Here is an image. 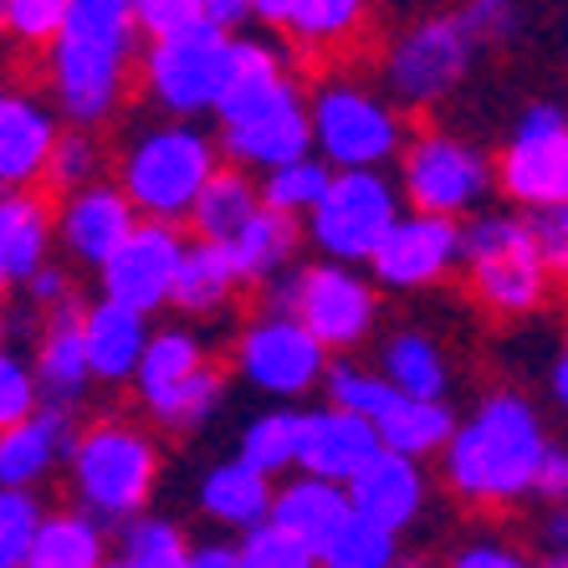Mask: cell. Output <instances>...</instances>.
<instances>
[{"instance_id": "1", "label": "cell", "mask_w": 568, "mask_h": 568, "mask_svg": "<svg viewBox=\"0 0 568 568\" xmlns=\"http://www.w3.org/2000/svg\"><path fill=\"white\" fill-rule=\"evenodd\" d=\"M221 154L236 170H277L313 154L307 144V93L292 82L287 57L266 41H231V78L215 103Z\"/></svg>"}, {"instance_id": "2", "label": "cell", "mask_w": 568, "mask_h": 568, "mask_svg": "<svg viewBox=\"0 0 568 568\" xmlns=\"http://www.w3.org/2000/svg\"><path fill=\"white\" fill-rule=\"evenodd\" d=\"M548 450L542 415L517 389H491L466 420L450 425L440 471L456 497L476 507H513L532 497V476Z\"/></svg>"}, {"instance_id": "3", "label": "cell", "mask_w": 568, "mask_h": 568, "mask_svg": "<svg viewBox=\"0 0 568 568\" xmlns=\"http://www.w3.org/2000/svg\"><path fill=\"white\" fill-rule=\"evenodd\" d=\"M133 11L129 0H67L62 31L47 47L52 98L72 129H98L123 103V78L133 57Z\"/></svg>"}, {"instance_id": "4", "label": "cell", "mask_w": 568, "mask_h": 568, "mask_svg": "<svg viewBox=\"0 0 568 568\" xmlns=\"http://www.w3.org/2000/svg\"><path fill=\"white\" fill-rule=\"evenodd\" d=\"M215 164H221V154H215L211 133L174 119V123H159V129H144L123 149L113 185L129 195L139 221L180 225L190 215V205H195L200 185L215 174Z\"/></svg>"}, {"instance_id": "5", "label": "cell", "mask_w": 568, "mask_h": 568, "mask_svg": "<svg viewBox=\"0 0 568 568\" xmlns=\"http://www.w3.org/2000/svg\"><path fill=\"white\" fill-rule=\"evenodd\" d=\"M67 471L82 513H93L98 523H129L154 497L159 446L129 420H98L72 436Z\"/></svg>"}, {"instance_id": "6", "label": "cell", "mask_w": 568, "mask_h": 568, "mask_svg": "<svg viewBox=\"0 0 568 568\" xmlns=\"http://www.w3.org/2000/svg\"><path fill=\"white\" fill-rule=\"evenodd\" d=\"M462 266L471 277V297L497 317L538 313L554 287L523 215H471L462 225Z\"/></svg>"}, {"instance_id": "7", "label": "cell", "mask_w": 568, "mask_h": 568, "mask_svg": "<svg viewBox=\"0 0 568 568\" xmlns=\"http://www.w3.org/2000/svg\"><path fill=\"white\" fill-rule=\"evenodd\" d=\"M307 144L328 170H384L405 149V123L384 93L338 78L307 98Z\"/></svg>"}, {"instance_id": "8", "label": "cell", "mask_w": 568, "mask_h": 568, "mask_svg": "<svg viewBox=\"0 0 568 568\" xmlns=\"http://www.w3.org/2000/svg\"><path fill=\"white\" fill-rule=\"evenodd\" d=\"M231 41L236 37L211 21H190L170 37H154L144 52V93L180 123L215 113L231 78Z\"/></svg>"}, {"instance_id": "9", "label": "cell", "mask_w": 568, "mask_h": 568, "mask_svg": "<svg viewBox=\"0 0 568 568\" xmlns=\"http://www.w3.org/2000/svg\"><path fill=\"white\" fill-rule=\"evenodd\" d=\"M399 215V190L384 170H333L328 190L303 215L307 236L323 252V262L358 266L379 246L389 221Z\"/></svg>"}, {"instance_id": "10", "label": "cell", "mask_w": 568, "mask_h": 568, "mask_svg": "<svg viewBox=\"0 0 568 568\" xmlns=\"http://www.w3.org/2000/svg\"><path fill=\"white\" fill-rule=\"evenodd\" d=\"M476 62V41L462 31L456 11L425 16L405 27L384 52V98L399 108H436L462 88Z\"/></svg>"}, {"instance_id": "11", "label": "cell", "mask_w": 568, "mask_h": 568, "mask_svg": "<svg viewBox=\"0 0 568 568\" xmlns=\"http://www.w3.org/2000/svg\"><path fill=\"white\" fill-rule=\"evenodd\" d=\"M491 159L456 133H420L399 149V195L420 215L462 221L491 195Z\"/></svg>"}, {"instance_id": "12", "label": "cell", "mask_w": 568, "mask_h": 568, "mask_svg": "<svg viewBox=\"0 0 568 568\" xmlns=\"http://www.w3.org/2000/svg\"><path fill=\"white\" fill-rule=\"evenodd\" d=\"M323 369H328V348L317 344L292 313L252 317L236 338V374L272 399H297L307 389H317Z\"/></svg>"}, {"instance_id": "13", "label": "cell", "mask_w": 568, "mask_h": 568, "mask_svg": "<svg viewBox=\"0 0 568 568\" xmlns=\"http://www.w3.org/2000/svg\"><path fill=\"white\" fill-rule=\"evenodd\" d=\"M503 180L507 200L517 205H568V119L558 103H532L513 123L503 164L491 170Z\"/></svg>"}, {"instance_id": "14", "label": "cell", "mask_w": 568, "mask_h": 568, "mask_svg": "<svg viewBox=\"0 0 568 568\" xmlns=\"http://www.w3.org/2000/svg\"><path fill=\"white\" fill-rule=\"evenodd\" d=\"M292 317L313 333L323 348H358L374 333L379 317V292L374 282L344 262L297 266V292H292Z\"/></svg>"}, {"instance_id": "15", "label": "cell", "mask_w": 568, "mask_h": 568, "mask_svg": "<svg viewBox=\"0 0 568 568\" xmlns=\"http://www.w3.org/2000/svg\"><path fill=\"white\" fill-rule=\"evenodd\" d=\"M364 266H369L374 287H389V292L436 287L440 277H450L462 266V221L399 211L389 221V231L379 236V246L364 256Z\"/></svg>"}, {"instance_id": "16", "label": "cell", "mask_w": 568, "mask_h": 568, "mask_svg": "<svg viewBox=\"0 0 568 568\" xmlns=\"http://www.w3.org/2000/svg\"><path fill=\"white\" fill-rule=\"evenodd\" d=\"M185 256V231L170 221H133V231L113 246L98 277H103V297L108 303H123L133 313H154V307L170 303V282L174 266Z\"/></svg>"}, {"instance_id": "17", "label": "cell", "mask_w": 568, "mask_h": 568, "mask_svg": "<svg viewBox=\"0 0 568 568\" xmlns=\"http://www.w3.org/2000/svg\"><path fill=\"white\" fill-rule=\"evenodd\" d=\"M133 205L113 180H93V185H78L62 195V211H57V241L67 246V256L82 266H103L113 256L123 236L133 231Z\"/></svg>"}, {"instance_id": "18", "label": "cell", "mask_w": 568, "mask_h": 568, "mask_svg": "<svg viewBox=\"0 0 568 568\" xmlns=\"http://www.w3.org/2000/svg\"><path fill=\"white\" fill-rule=\"evenodd\" d=\"M425 491H430L425 487V462L395 456V450H384V446L344 481L348 513L369 517V523H379L389 532H405L420 517Z\"/></svg>"}, {"instance_id": "19", "label": "cell", "mask_w": 568, "mask_h": 568, "mask_svg": "<svg viewBox=\"0 0 568 568\" xmlns=\"http://www.w3.org/2000/svg\"><path fill=\"white\" fill-rule=\"evenodd\" d=\"M379 450L369 420H358L348 410H297V450H292V466L307 476H323V481H338L344 487L358 466Z\"/></svg>"}, {"instance_id": "20", "label": "cell", "mask_w": 568, "mask_h": 568, "mask_svg": "<svg viewBox=\"0 0 568 568\" xmlns=\"http://www.w3.org/2000/svg\"><path fill=\"white\" fill-rule=\"evenodd\" d=\"M72 410H31L27 420H16L0 430V487L6 491H31L37 481L57 471L67 462V450H72Z\"/></svg>"}, {"instance_id": "21", "label": "cell", "mask_w": 568, "mask_h": 568, "mask_svg": "<svg viewBox=\"0 0 568 568\" xmlns=\"http://www.w3.org/2000/svg\"><path fill=\"white\" fill-rule=\"evenodd\" d=\"M57 113L31 93H0V190H31L47 174Z\"/></svg>"}, {"instance_id": "22", "label": "cell", "mask_w": 568, "mask_h": 568, "mask_svg": "<svg viewBox=\"0 0 568 568\" xmlns=\"http://www.w3.org/2000/svg\"><path fill=\"white\" fill-rule=\"evenodd\" d=\"M82 307L78 303H62L47 313V328H41V344L31 364V379H37V395L57 410H72L82 395H88V354H82V328H78Z\"/></svg>"}, {"instance_id": "23", "label": "cell", "mask_w": 568, "mask_h": 568, "mask_svg": "<svg viewBox=\"0 0 568 568\" xmlns=\"http://www.w3.org/2000/svg\"><path fill=\"white\" fill-rule=\"evenodd\" d=\"M82 328V354H88V374L98 384H129L133 379V364L144 354V338H149V317L133 313L123 303H93L82 307L78 317Z\"/></svg>"}, {"instance_id": "24", "label": "cell", "mask_w": 568, "mask_h": 568, "mask_svg": "<svg viewBox=\"0 0 568 568\" xmlns=\"http://www.w3.org/2000/svg\"><path fill=\"white\" fill-rule=\"evenodd\" d=\"M344 517H348L344 487H338V481H323V476H307V471H297L292 481H282V487H272V507H266V523L292 532L297 542H307L313 554Z\"/></svg>"}, {"instance_id": "25", "label": "cell", "mask_w": 568, "mask_h": 568, "mask_svg": "<svg viewBox=\"0 0 568 568\" xmlns=\"http://www.w3.org/2000/svg\"><path fill=\"white\" fill-rule=\"evenodd\" d=\"M108 564V532L93 513H41L31 548L21 568H103Z\"/></svg>"}, {"instance_id": "26", "label": "cell", "mask_w": 568, "mask_h": 568, "mask_svg": "<svg viewBox=\"0 0 568 568\" xmlns=\"http://www.w3.org/2000/svg\"><path fill=\"white\" fill-rule=\"evenodd\" d=\"M41 262H52V211L31 190H0V272L27 282Z\"/></svg>"}, {"instance_id": "27", "label": "cell", "mask_w": 568, "mask_h": 568, "mask_svg": "<svg viewBox=\"0 0 568 568\" xmlns=\"http://www.w3.org/2000/svg\"><path fill=\"white\" fill-rule=\"evenodd\" d=\"M200 507H205V517L211 523H221V528H256V523H266V507H272V476L252 471L246 462H221L211 466V471L200 476Z\"/></svg>"}, {"instance_id": "28", "label": "cell", "mask_w": 568, "mask_h": 568, "mask_svg": "<svg viewBox=\"0 0 568 568\" xmlns=\"http://www.w3.org/2000/svg\"><path fill=\"white\" fill-rule=\"evenodd\" d=\"M256 205H262V195H256L252 174L236 170V164H215V174L200 185V195H195L185 221H195V241L225 246V241L256 215Z\"/></svg>"}, {"instance_id": "29", "label": "cell", "mask_w": 568, "mask_h": 568, "mask_svg": "<svg viewBox=\"0 0 568 568\" xmlns=\"http://www.w3.org/2000/svg\"><path fill=\"white\" fill-rule=\"evenodd\" d=\"M236 282H256L262 287L266 277H277L282 266H292V252H297V221L256 205V215L241 225L236 236L221 246Z\"/></svg>"}, {"instance_id": "30", "label": "cell", "mask_w": 568, "mask_h": 568, "mask_svg": "<svg viewBox=\"0 0 568 568\" xmlns=\"http://www.w3.org/2000/svg\"><path fill=\"white\" fill-rule=\"evenodd\" d=\"M236 272L225 262L221 246L211 241H185V256L174 266V282H170V303L180 307L185 317H215L231 297H236Z\"/></svg>"}, {"instance_id": "31", "label": "cell", "mask_w": 568, "mask_h": 568, "mask_svg": "<svg viewBox=\"0 0 568 568\" xmlns=\"http://www.w3.org/2000/svg\"><path fill=\"white\" fill-rule=\"evenodd\" d=\"M450 425H456V415H450L446 399H410V395H399L395 405L379 415L374 436H379L384 450H395V456L430 462V456H440V446H446Z\"/></svg>"}, {"instance_id": "32", "label": "cell", "mask_w": 568, "mask_h": 568, "mask_svg": "<svg viewBox=\"0 0 568 568\" xmlns=\"http://www.w3.org/2000/svg\"><path fill=\"white\" fill-rule=\"evenodd\" d=\"M379 374L410 399H446L450 364L430 333H395L379 348Z\"/></svg>"}, {"instance_id": "33", "label": "cell", "mask_w": 568, "mask_h": 568, "mask_svg": "<svg viewBox=\"0 0 568 568\" xmlns=\"http://www.w3.org/2000/svg\"><path fill=\"white\" fill-rule=\"evenodd\" d=\"M205 364V344H200L190 328H149L144 354L133 364V384H139V399L164 395L170 384L190 379V374Z\"/></svg>"}, {"instance_id": "34", "label": "cell", "mask_w": 568, "mask_h": 568, "mask_svg": "<svg viewBox=\"0 0 568 568\" xmlns=\"http://www.w3.org/2000/svg\"><path fill=\"white\" fill-rule=\"evenodd\" d=\"M399 532L379 528L369 517L348 513L328 538L317 542V568H395Z\"/></svg>"}, {"instance_id": "35", "label": "cell", "mask_w": 568, "mask_h": 568, "mask_svg": "<svg viewBox=\"0 0 568 568\" xmlns=\"http://www.w3.org/2000/svg\"><path fill=\"white\" fill-rule=\"evenodd\" d=\"M225 399V379L221 369H211V364H200L190 379L170 384L164 395L144 399V410L154 415L159 425H170V430H195V425H205L215 415V405Z\"/></svg>"}, {"instance_id": "36", "label": "cell", "mask_w": 568, "mask_h": 568, "mask_svg": "<svg viewBox=\"0 0 568 568\" xmlns=\"http://www.w3.org/2000/svg\"><path fill=\"white\" fill-rule=\"evenodd\" d=\"M119 568H190V542L170 517L139 513L123 523Z\"/></svg>"}, {"instance_id": "37", "label": "cell", "mask_w": 568, "mask_h": 568, "mask_svg": "<svg viewBox=\"0 0 568 568\" xmlns=\"http://www.w3.org/2000/svg\"><path fill=\"white\" fill-rule=\"evenodd\" d=\"M328 164L317 154H303V159H292V164H277V170H266L262 174V205L266 211H277L287 215V221H303L307 211H313L317 200H323V190H328Z\"/></svg>"}, {"instance_id": "38", "label": "cell", "mask_w": 568, "mask_h": 568, "mask_svg": "<svg viewBox=\"0 0 568 568\" xmlns=\"http://www.w3.org/2000/svg\"><path fill=\"white\" fill-rule=\"evenodd\" d=\"M369 16V0H292L287 31L303 47H344Z\"/></svg>"}, {"instance_id": "39", "label": "cell", "mask_w": 568, "mask_h": 568, "mask_svg": "<svg viewBox=\"0 0 568 568\" xmlns=\"http://www.w3.org/2000/svg\"><path fill=\"white\" fill-rule=\"evenodd\" d=\"M323 384H328L333 410H348V415H358V420H369V425H379V415L399 399V389L384 379L379 369H358V364H344V358L323 369Z\"/></svg>"}, {"instance_id": "40", "label": "cell", "mask_w": 568, "mask_h": 568, "mask_svg": "<svg viewBox=\"0 0 568 568\" xmlns=\"http://www.w3.org/2000/svg\"><path fill=\"white\" fill-rule=\"evenodd\" d=\"M292 450H297V410H266L246 420L236 462H246L262 476H282L292 466Z\"/></svg>"}, {"instance_id": "41", "label": "cell", "mask_w": 568, "mask_h": 568, "mask_svg": "<svg viewBox=\"0 0 568 568\" xmlns=\"http://www.w3.org/2000/svg\"><path fill=\"white\" fill-rule=\"evenodd\" d=\"M98 170H103V149H98L93 129H57L41 180H47L57 195H67V190H78V185H93Z\"/></svg>"}, {"instance_id": "42", "label": "cell", "mask_w": 568, "mask_h": 568, "mask_svg": "<svg viewBox=\"0 0 568 568\" xmlns=\"http://www.w3.org/2000/svg\"><path fill=\"white\" fill-rule=\"evenodd\" d=\"M67 0H6V16H0V37H11L16 47L27 52H47L62 31Z\"/></svg>"}, {"instance_id": "43", "label": "cell", "mask_w": 568, "mask_h": 568, "mask_svg": "<svg viewBox=\"0 0 568 568\" xmlns=\"http://www.w3.org/2000/svg\"><path fill=\"white\" fill-rule=\"evenodd\" d=\"M241 568H317V554L307 542H297L292 532L272 528V523H256L241 538Z\"/></svg>"}, {"instance_id": "44", "label": "cell", "mask_w": 568, "mask_h": 568, "mask_svg": "<svg viewBox=\"0 0 568 568\" xmlns=\"http://www.w3.org/2000/svg\"><path fill=\"white\" fill-rule=\"evenodd\" d=\"M37 523H41V503L31 497V491H6L0 487V568H21Z\"/></svg>"}, {"instance_id": "45", "label": "cell", "mask_w": 568, "mask_h": 568, "mask_svg": "<svg viewBox=\"0 0 568 568\" xmlns=\"http://www.w3.org/2000/svg\"><path fill=\"white\" fill-rule=\"evenodd\" d=\"M523 225H528L532 252L542 256L548 277H558L568 266V205H532V211L523 215Z\"/></svg>"}, {"instance_id": "46", "label": "cell", "mask_w": 568, "mask_h": 568, "mask_svg": "<svg viewBox=\"0 0 568 568\" xmlns=\"http://www.w3.org/2000/svg\"><path fill=\"white\" fill-rule=\"evenodd\" d=\"M41 405L37 379H31V364L11 348H0V430L16 420H27L31 410Z\"/></svg>"}, {"instance_id": "47", "label": "cell", "mask_w": 568, "mask_h": 568, "mask_svg": "<svg viewBox=\"0 0 568 568\" xmlns=\"http://www.w3.org/2000/svg\"><path fill=\"white\" fill-rule=\"evenodd\" d=\"M456 21L476 47H491V41H507L517 31V0H466Z\"/></svg>"}, {"instance_id": "48", "label": "cell", "mask_w": 568, "mask_h": 568, "mask_svg": "<svg viewBox=\"0 0 568 568\" xmlns=\"http://www.w3.org/2000/svg\"><path fill=\"white\" fill-rule=\"evenodd\" d=\"M129 11H133V27L154 41L200 21V0H129Z\"/></svg>"}, {"instance_id": "49", "label": "cell", "mask_w": 568, "mask_h": 568, "mask_svg": "<svg viewBox=\"0 0 568 568\" xmlns=\"http://www.w3.org/2000/svg\"><path fill=\"white\" fill-rule=\"evenodd\" d=\"M450 568H532V558L523 554V548H513V542H466L462 554L450 558Z\"/></svg>"}, {"instance_id": "50", "label": "cell", "mask_w": 568, "mask_h": 568, "mask_svg": "<svg viewBox=\"0 0 568 568\" xmlns=\"http://www.w3.org/2000/svg\"><path fill=\"white\" fill-rule=\"evenodd\" d=\"M21 287H27V297L41 307V313H52V307L72 303V277H67V272H62L57 262H41L37 272H31V277L21 282Z\"/></svg>"}, {"instance_id": "51", "label": "cell", "mask_w": 568, "mask_h": 568, "mask_svg": "<svg viewBox=\"0 0 568 568\" xmlns=\"http://www.w3.org/2000/svg\"><path fill=\"white\" fill-rule=\"evenodd\" d=\"M532 497H542V503H554V507L568 497V450L558 440H548V450H542L538 476H532Z\"/></svg>"}, {"instance_id": "52", "label": "cell", "mask_w": 568, "mask_h": 568, "mask_svg": "<svg viewBox=\"0 0 568 568\" xmlns=\"http://www.w3.org/2000/svg\"><path fill=\"white\" fill-rule=\"evenodd\" d=\"M200 21H211V27L236 37V27L252 21V0H200Z\"/></svg>"}, {"instance_id": "53", "label": "cell", "mask_w": 568, "mask_h": 568, "mask_svg": "<svg viewBox=\"0 0 568 568\" xmlns=\"http://www.w3.org/2000/svg\"><path fill=\"white\" fill-rule=\"evenodd\" d=\"M190 568H241V554L231 542H200L190 548Z\"/></svg>"}, {"instance_id": "54", "label": "cell", "mask_w": 568, "mask_h": 568, "mask_svg": "<svg viewBox=\"0 0 568 568\" xmlns=\"http://www.w3.org/2000/svg\"><path fill=\"white\" fill-rule=\"evenodd\" d=\"M287 11H292V0H252V16L262 27H287Z\"/></svg>"}, {"instance_id": "55", "label": "cell", "mask_w": 568, "mask_h": 568, "mask_svg": "<svg viewBox=\"0 0 568 568\" xmlns=\"http://www.w3.org/2000/svg\"><path fill=\"white\" fill-rule=\"evenodd\" d=\"M542 542H548V554H564L568 542V517H564V503L554 507V517H548V528H542Z\"/></svg>"}, {"instance_id": "56", "label": "cell", "mask_w": 568, "mask_h": 568, "mask_svg": "<svg viewBox=\"0 0 568 568\" xmlns=\"http://www.w3.org/2000/svg\"><path fill=\"white\" fill-rule=\"evenodd\" d=\"M548 399H554V405H564L568 399V358L564 354L548 364Z\"/></svg>"}, {"instance_id": "57", "label": "cell", "mask_w": 568, "mask_h": 568, "mask_svg": "<svg viewBox=\"0 0 568 568\" xmlns=\"http://www.w3.org/2000/svg\"><path fill=\"white\" fill-rule=\"evenodd\" d=\"M532 568H568V564H564V554H548L542 564H532Z\"/></svg>"}, {"instance_id": "58", "label": "cell", "mask_w": 568, "mask_h": 568, "mask_svg": "<svg viewBox=\"0 0 568 568\" xmlns=\"http://www.w3.org/2000/svg\"><path fill=\"white\" fill-rule=\"evenodd\" d=\"M395 568H430V564H410V558H395Z\"/></svg>"}, {"instance_id": "59", "label": "cell", "mask_w": 568, "mask_h": 568, "mask_svg": "<svg viewBox=\"0 0 568 568\" xmlns=\"http://www.w3.org/2000/svg\"><path fill=\"white\" fill-rule=\"evenodd\" d=\"M0 348H6V307H0Z\"/></svg>"}, {"instance_id": "60", "label": "cell", "mask_w": 568, "mask_h": 568, "mask_svg": "<svg viewBox=\"0 0 568 568\" xmlns=\"http://www.w3.org/2000/svg\"><path fill=\"white\" fill-rule=\"evenodd\" d=\"M0 16H6V0H0Z\"/></svg>"}, {"instance_id": "61", "label": "cell", "mask_w": 568, "mask_h": 568, "mask_svg": "<svg viewBox=\"0 0 568 568\" xmlns=\"http://www.w3.org/2000/svg\"><path fill=\"white\" fill-rule=\"evenodd\" d=\"M0 287H6V272H0Z\"/></svg>"}, {"instance_id": "62", "label": "cell", "mask_w": 568, "mask_h": 568, "mask_svg": "<svg viewBox=\"0 0 568 568\" xmlns=\"http://www.w3.org/2000/svg\"><path fill=\"white\" fill-rule=\"evenodd\" d=\"M103 568H119V564H103Z\"/></svg>"}]
</instances>
